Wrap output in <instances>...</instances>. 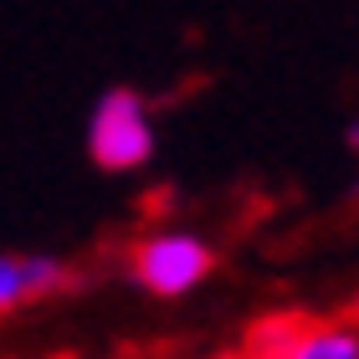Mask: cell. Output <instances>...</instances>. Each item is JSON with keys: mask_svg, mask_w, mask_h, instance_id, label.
I'll return each mask as SVG.
<instances>
[{"mask_svg": "<svg viewBox=\"0 0 359 359\" xmlns=\"http://www.w3.org/2000/svg\"><path fill=\"white\" fill-rule=\"evenodd\" d=\"M210 272H216V247L190 226H159L128 252V283L159 303H180L201 292Z\"/></svg>", "mask_w": 359, "mask_h": 359, "instance_id": "cell-1", "label": "cell"}, {"mask_svg": "<svg viewBox=\"0 0 359 359\" xmlns=\"http://www.w3.org/2000/svg\"><path fill=\"white\" fill-rule=\"evenodd\" d=\"M159 134H154V113L134 88H108L97 93V103L88 113V159L103 175H134L154 159Z\"/></svg>", "mask_w": 359, "mask_h": 359, "instance_id": "cell-2", "label": "cell"}, {"mask_svg": "<svg viewBox=\"0 0 359 359\" xmlns=\"http://www.w3.org/2000/svg\"><path fill=\"white\" fill-rule=\"evenodd\" d=\"M77 287H83V272L57 252H0V318H15L21 308Z\"/></svg>", "mask_w": 359, "mask_h": 359, "instance_id": "cell-3", "label": "cell"}, {"mask_svg": "<svg viewBox=\"0 0 359 359\" xmlns=\"http://www.w3.org/2000/svg\"><path fill=\"white\" fill-rule=\"evenodd\" d=\"M344 144H349V149H354V154H359V113H354V118H349V123H344Z\"/></svg>", "mask_w": 359, "mask_h": 359, "instance_id": "cell-6", "label": "cell"}, {"mask_svg": "<svg viewBox=\"0 0 359 359\" xmlns=\"http://www.w3.org/2000/svg\"><path fill=\"white\" fill-rule=\"evenodd\" d=\"M349 318H359V287H354V298H349Z\"/></svg>", "mask_w": 359, "mask_h": 359, "instance_id": "cell-8", "label": "cell"}, {"mask_svg": "<svg viewBox=\"0 0 359 359\" xmlns=\"http://www.w3.org/2000/svg\"><path fill=\"white\" fill-rule=\"evenodd\" d=\"M292 359H359V323H303Z\"/></svg>", "mask_w": 359, "mask_h": 359, "instance_id": "cell-5", "label": "cell"}, {"mask_svg": "<svg viewBox=\"0 0 359 359\" xmlns=\"http://www.w3.org/2000/svg\"><path fill=\"white\" fill-rule=\"evenodd\" d=\"M303 313L298 308H272V313L262 318H252L247 323V334H241V354L247 359H292V344H298V334H303Z\"/></svg>", "mask_w": 359, "mask_h": 359, "instance_id": "cell-4", "label": "cell"}, {"mask_svg": "<svg viewBox=\"0 0 359 359\" xmlns=\"http://www.w3.org/2000/svg\"><path fill=\"white\" fill-rule=\"evenodd\" d=\"M210 359H247V354H241V349H216Z\"/></svg>", "mask_w": 359, "mask_h": 359, "instance_id": "cell-7", "label": "cell"}]
</instances>
